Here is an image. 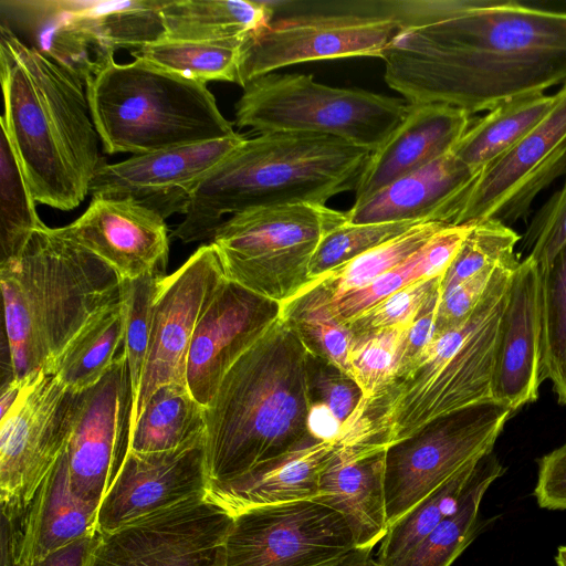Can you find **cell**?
Returning <instances> with one entry per match:
<instances>
[{
    "label": "cell",
    "instance_id": "1",
    "mask_svg": "<svg viewBox=\"0 0 566 566\" xmlns=\"http://www.w3.org/2000/svg\"><path fill=\"white\" fill-rule=\"evenodd\" d=\"M385 82L470 114L566 84V12L502 0H389Z\"/></svg>",
    "mask_w": 566,
    "mask_h": 566
},
{
    "label": "cell",
    "instance_id": "2",
    "mask_svg": "<svg viewBox=\"0 0 566 566\" xmlns=\"http://www.w3.org/2000/svg\"><path fill=\"white\" fill-rule=\"evenodd\" d=\"M1 126L36 203L69 211L104 165L85 84L0 27Z\"/></svg>",
    "mask_w": 566,
    "mask_h": 566
},
{
    "label": "cell",
    "instance_id": "3",
    "mask_svg": "<svg viewBox=\"0 0 566 566\" xmlns=\"http://www.w3.org/2000/svg\"><path fill=\"white\" fill-rule=\"evenodd\" d=\"M517 263H502L461 324L436 335L385 388L360 400L342 426L337 448L387 450L437 418L492 400L499 325Z\"/></svg>",
    "mask_w": 566,
    "mask_h": 566
},
{
    "label": "cell",
    "instance_id": "4",
    "mask_svg": "<svg viewBox=\"0 0 566 566\" xmlns=\"http://www.w3.org/2000/svg\"><path fill=\"white\" fill-rule=\"evenodd\" d=\"M308 352L280 317L227 371L205 408L210 483L318 441L308 431Z\"/></svg>",
    "mask_w": 566,
    "mask_h": 566
},
{
    "label": "cell",
    "instance_id": "5",
    "mask_svg": "<svg viewBox=\"0 0 566 566\" xmlns=\"http://www.w3.org/2000/svg\"><path fill=\"white\" fill-rule=\"evenodd\" d=\"M12 378L54 375L70 343L122 300L123 281L101 258L43 224L14 258L0 262Z\"/></svg>",
    "mask_w": 566,
    "mask_h": 566
},
{
    "label": "cell",
    "instance_id": "6",
    "mask_svg": "<svg viewBox=\"0 0 566 566\" xmlns=\"http://www.w3.org/2000/svg\"><path fill=\"white\" fill-rule=\"evenodd\" d=\"M371 151L329 136L270 133L245 138L197 186L172 235L212 239L227 214L292 203L326 202L356 189Z\"/></svg>",
    "mask_w": 566,
    "mask_h": 566
},
{
    "label": "cell",
    "instance_id": "7",
    "mask_svg": "<svg viewBox=\"0 0 566 566\" xmlns=\"http://www.w3.org/2000/svg\"><path fill=\"white\" fill-rule=\"evenodd\" d=\"M85 86L108 155H142L238 134L207 84L139 57L128 63L112 59Z\"/></svg>",
    "mask_w": 566,
    "mask_h": 566
},
{
    "label": "cell",
    "instance_id": "8",
    "mask_svg": "<svg viewBox=\"0 0 566 566\" xmlns=\"http://www.w3.org/2000/svg\"><path fill=\"white\" fill-rule=\"evenodd\" d=\"M403 98L318 83L310 74L269 73L243 87L234 124L261 134L335 137L374 153L408 112Z\"/></svg>",
    "mask_w": 566,
    "mask_h": 566
},
{
    "label": "cell",
    "instance_id": "9",
    "mask_svg": "<svg viewBox=\"0 0 566 566\" xmlns=\"http://www.w3.org/2000/svg\"><path fill=\"white\" fill-rule=\"evenodd\" d=\"M346 221V211L319 203L258 207L226 219L211 243L227 280L283 304L312 282L319 241Z\"/></svg>",
    "mask_w": 566,
    "mask_h": 566
},
{
    "label": "cell",
    "instance_id": "10",
    "mask_svg": "<svg viewBox=\"0 0 566 566\" xmlns=\"http://www.w3.org/2000/svg\"><path fill=\"white\" fill-rule=\"evenodd\" d=\"M399 31L389 0L346 3L342 9L273 18L241 45L238 85L306 62L380 57Z\"/></svg>",
    "mask_w": 566,
    "mask_h": 566
},
{
    "label": "cell",
    "instance_id": "11",
    "mask_svg": "<svg viewBox=\"0 0 566 566\" xmlns=\"http://www.w3.org/2000/svg\"><path fill=\"white\" fill-rule=\"evenodd\" d=\"M512 411L488 400L437 418L386 451L389 526L467 465L493 451Z\"/></svg>",
    "mask_w": 566,
    "mask_h": 566
},
{
    "label": "cell",
    "instance_id": "12",
    "mask_svg": "<svg viewBox=\"0 0 566 566\" xmlns=\"http://www.w3.org/2000/svg\"><path fill=\"white\" fill-rule=\"evenodd\" d=\"M80 392L55 375L28 377L19 396L1 415V517L19 520L41 483L65 452Z\"/></svg>",
    "mask_w": 566,
    "mask_h": 566
},
{
    "label": "cell",
    "instance_id": "13",
    "mask_svg": "<svg viewBox=\"0 0 566 566\" xmlns=\"http://www.w3.org/2000/svg\"><path fill=\"white\" fill-rule=\"evenodd\" d=\"M566 172V84L549 115L478 171L450 207L448 224L526 218L537 193Z\"/></svg>",
    "mask_w": 566,
    "mask_h": 566
},
{
    "label": "cell",
    "instance_id": "14",
    "mask_svg": "<svg viewBox=\"0 0 566 566\" xmlns=\"http://www.w3.org/2000/svg\"><path fill=\"white\" fill-rule=\"evenodd\" d=\"M355 548L344 517L314 500L233 515L223 566H334Z\"/></svg>",
    "mask_w": 566,
    "mask_h": 566
},
{
    "label": "cell",
    "instance_id": "15",
    "mask_svg": "<svg viewBox=\"0 0 566 566\" xmlns=\"http://www.w3.org/2000/svg\"><path fill=\"white\" fill-rule=\"evenodd\" d=\"M233 515L200 494L101 533L86 566H223Z\"/></svg>",
    "mask_w": 566,
    "mask_h": 566
},
{
    "label": "cell",
    "instance_id": "16",
    "mask_svg": "<svg viewBox=\"0 0 566 566\" xmlns=\"http://www.w3.org/2000/svg\"><path fill=\"white\" fill-rule=\"evenodd\" d=\"M223 280L212 243L199 247L179 269L159 277L148 355L130 428L158 388L168 384L187 385V357L195 329Z\"/></svg>",
    "mask_w": 566,
    "mask_h": 566
},
{
    "label": "cell",
    "instance_id": "17",
    "mask_svg": "<svg viewBox=\"0 0 566 566\" xmlns=\"http://www.w3.org/2000/svg\"><path fill=\"white\" fill-rule=\"evenodd\" d=\"M132 385L124 353L93 387L78 394L66 448L73 491L101 504L128 451Z\"/></svg>",
    "mask_w": 566,
    "mask_h": 566
},
{
    "label": "cell",
    "instance_id": "18",
    "mask_svg": "<svg viewBox=\"0 0 566 566\" xmlns=\"http://www.w3.org/2000/svg\"><path fill=\"white\" fill-rule=\"evenodd\" d=\"M244 139L237 134L105 163L95 174L90 193L92 198L134 200L164 219L185 214L200 181Z\"/></svg>",
    "mask_w": 566,
    "mask_h": 566
},
{
    "label": "cell",
    "instance_id": "19",
    "mask_svg": "<svg viewBox=\"0 0 566 566\" xmlns=\"http://www.w3.org/2000/svg\"><path fill=\"white\" fill-rule=\"evenodd\" d=\"M281 304L224 277L195 329L186 382L205 408L231 366L281 317Z\"/></svg>",
    "mask_w": 566,
    "mask_h": 566
},
{
    "label": "cell",
    "instance_id": "20",
    "mask_svg": "<svg viewBox=\"0 0 566 566\" xmlns=\"http://www.w3.org/2000/svg\"><path fill=\"white\" fill-rule=\"evenodd\" d=\"M209 484L205 440L161 452L128 451L99 504L97 530L116 531L206 494Z\"/></svg>",
    "mask_w": 566,
    "mask_h": 566
},
{
    "label": "cell",
    "instance_id": "21",
    "mask_svg": "<svg viewBox=\"0 0 566 566\" xmlns=\"http://www.w3.org/2000/svg\"><path fill=\"white\" fill-rule=\"evenodd\" d=\"M56 229L109 264L122 281L160 273L167 264L165 219L130 199L94 197L82 216Z\"/></svg>",
    "mask_w": 566,
    "mask_h": 566
},
{
    "label": "cell",
    "instance_id": "22",
    "mask_svg": "<svg viewBox=\"0 0 566 566\" xmlns=\"http://www.w3.org/2000/svg\"><path fill=\"white\" fill-rule=\"evenodd\" d=\"M541 271L518 261L501 315L492 376V400L512 412L538 398L542 378Z\"/></svg>",
    "mask_w": 566,
    "mask_h": 566
},
{
    "label": "cell",
    "instance_id": "23",
    "mask_svg": "<svg viewBox=\"0 0 566 566\" xmlns=\"http://www.w3.org/2000/svg\"><path fill=\"white\" fill-rule=\"evenodd\" d=\"M99 505L72 489L66 450L45 476L23 515L1 517L14 566H32L53 552L98 532Z\"/></svg>",
    "mask_w": 566,
    "mask_h": 566
},
{
    "label": "cell",
    "instance_id": "24",
    "mask_svg": "<svg viewBox=\"0 0 566 566\" xmlns=\"http://www.w3.org/2000/svg\"><path fill=\"white\" fill-rule=\"evenodd\" d=\"M474 119L449 105H409L401 124L371 153L355 189V201L450 153Z\"/></svg>",
    "mask_w": 566,
    "mask_h": 566
},
{
    "label": "cell",
    "instance_id": "25",
    "mask_svg": "<svg viewBox=\"0 0 566 566\" xmlns=\"http://www.w3.org/2000/svg\"><path fill=\"white\" fill-rule=\"evenodd\" d=\"M475 174L452 151L403 175L346 211L350 223L442 222Z\"/></svg>",
    "mask_w": 566,
    "mask_h": 566
},
{
    "label": "cell",
    "instance_id": "26",
    "mask_svg": "<svg viewBox=\"0 0 566 566\" xmlns=\"http://www.w3.org/2000/svg\"><path fill=\"white\" fill-rule=\"evenodd\" d=\"M386 451L356 452L335 447L319 476L314 501L344 517L358 548H374L389 528L385 493Z\"/></svg>",
    "mask_w": 566,
    "mask_h": 566
},
{
    "label": "cell",
    "instance_id": "27",
    "mask_svg": "<svg viewBox=\"0 0 566 566\" xmlns=\"http://www.w3.org/2000/svg\"><path fill=\"white\" fill-rule=\"evenodd\" d=\"M335 447V442H310L238 478L210 483L206 496L232 515L259 506L314 500Z\"/></svg>",
    "mask_w": 566,
    "mask_h": 566
},
{
    "label": "cell",
    "instance_id": "28",
    "mask_svg": "<svg viewBox=\"0 0 566 566\" xmlns=\"http://www.w3.org/2000/svg\"><path fill=\"white\" fill-rule=\"evenodd\" d=\"M0 18V27L84 84L114 59L80 29L69 0H1Z\"/></svg>",
    "mask_w": 566,
    "mask_h": 566
},
{
    "label": "cell",
    "instance_id": "29",
    "mask_svg": "<svg viewBox=\"0 0 566 566\" xmlns=\"http://www.w3.org/2000/svg\"><path fill=\"white\" fill-rule=\"evenodd\" d=\"M471 228L472 224L444 227L402 264L376 277L367 285L340 294L325 304L304 305L289 301L281 305L321 310L337 323L346 326L359 314L392 293L419 280L444 274Z\"/></svg>",
    "mask_w": 566,
    "mask_h": 566
},
{
    "label": "cell",
    "instance_id": "30",
    "mask_svg": "<svg viewBox=\"0 0 566 566\" xmlns=\"http://www.w3.org/2000/svg\"><path fill=\"white\" fill-rule=\"evenodd\" d=\"M164 39L191 42H244L274 18L271 1L166 0Z\"/></svg>",
    "mask_w": 566,
    "mask_h": 566
},
{
    "label": "cell",
    "instance_id": "31",
    "mask_svg": "<svg viewBox=\"0 0 566 566\" xmlns=\"http://www.w3.org/2000/svg\"><path fill=\"white\" fill-rule=\"evenodd\" d=\"M560 88L551 95L537 93L505 102L475 118L451 150L474 174L513 147L554 109Z\"/></svg>",
    "mask_w": 566,
    "mask_h": 566
},
{
    "label": "cell",
    "instance_id": "32",
    "mask_svg": "<svg viewBox=\"0 0 566 566\" xmlns=\"http://www.w3.org/2000/svg\"><path fill=\"white\" fill-rule=\"evenodd\" d=\"M505 468L492 451L476 464L458 507L411 552L389 566H451L481 530V502Z\"/></svg>",
    "mask_w": 566,
    "mask_h": 566
},
{
    "label": "cell",
    "instance_id": "33",
    "mask_svg": "<svg viewBox=\"0 0 566 566\" xmlns=\"http://www.w3.org/2000/svg\"><path fill=\"white\" fill-rule=\"evenodd\" d=\"M76 24L101 49L130 53L164 39L166 0H69Z\"/></svg>",
    "mask_w": 566,
    "mask_h": 566
},
{
    "label": "cell",
    "instance_id": "34",
    "mask_svg": "<svg viewBox=\"0 0 566 566\" xmlns=\"http://www.w3.org/2000/svg\"><path fill=\"white\" fill-rule=\"evenodd\" d=\"M205 407L187 385L158 388L130 428L128 451L161 452L205 440ZM127 451V452H128Z\"/></svg>",
    "mask_w": 566,
    "mask_h": 566
},
{
    "label": "cell",
    "instance_id": "35",
    "mask_svg": "<svg viewBox=\"0 0 566 566\" xmlns=\"http://www.w3.org/2000/svg\"><path fill=\"white\" fill-rule=\"evenodd\" d=\"M447 226L449 224L442 222L418 223L402 234L311 282L290 301L304 305H321L340 294L360 289L406 262Z\"/></svg>",
    "mask_w": 566,
    "mask_h": 566
},
{
    "label": "cell",
    "instance_id": "36",
    "mask_svg": "<svg viewBox=\"0 0 566 566\" xmlns=\"http://www.w3.org/2000/svg\"><path fill=\"white\" fill-rule=\"evenodd\" d=\"M122 300L96 314L61 355L54 375L72 391L96 385L109 370L124 346Z\"/></svg>",
    "mask_w": 566,
    "mask_h": 566
},
{
    "label": "cell",
    "instance_id": "37",
    "mask_svg": "<svg viewBox=\"0 0 566 566\" xmlns=\"http://www.w3.org/2000/svg\"><path fill=\"white\" fill-rule=\"evenodd\" d=\"M243 42H191L163 39L132 52L165 71L188 80L238 83Z\"/></svg>",
    "mask_w": 566,
    "mask_h": 566
},
{
    "label": "cell",
    "instance_id": "38",
    "mask_svg": "<svg viewBox=\"0 0 566 566\" xmlns=\"http://www.w3.org/2000/svg\"><path fill=\"white\" fill-rule=\"evenodd\" d=\"M479 461L459 471L389 526L377 553L380 566L401 559L454 512Z\"/></svg>",
    "mask_w": 566,
    "mask_h": 566
},
{
    "label": "cell",
    "instance_id": "39",
    "mask_svg": "<svg viewBox=\"0 0 566 566\" xmlns=\"http://www.w3.org/2000/svg\"><path fill=\"white\" fill-rule=\"evenodd\" d=\"M0 262L17 256L44 223L36 212L20 161L7 130L0 139Z\"/></svg>",
    "mask_w": 566,
    "mask_h": 566
},
{
    "label": "cell",
    "instance_id": "40",
    "mask_svg": "<svg viewBox=\"0 0 566 566\" xmlns=\"http://www.w3.org/2000/svg\"><path fill=\"white\" fill-rule=\"evenodd\" d=\"M520 235L501 221L488 219L472 224L441 281V297L470 277L516 258Z\"/></svg>",
    "mask_w": 566,
    "mask_h": 566
},
{
    "label": "cell",
    "instance_id": "41",
    "mask_svg": "<svg viewBox=\"0 0 566 566\" xmlns=\"http://www.w3.org/2000/svg\"><path fill=\"white\" fill-rule=\"evenodd\" d=\"M161 273L145 274L135 280L123 281L124 353L127 359L132 385V415L134 413L145 370L150 339L153 307Z\"/></svg>",
    "mask_w": 566,
    "mask_h": 566
},
{
    "label": "cell",
    "instance_id": "42",
    "mask_svg": "<svg viewBox=\"0 0 566 566\" xmlns=\"http://www.w3.org/2000/svg\"><path fill=\"white\" fill-rule=\"evenodd\" d=\"M539 271L542 378L553 382L566 363V244Z\"/></svg>",
    "mask_w": 566,
    "mask_h": 566
},
{
    "label": "cell",
    "instance_id": "43",
    "mask_svg": "<svg viewBox=\"0 0 566 566\" xmlns=\"http://www.w3.org/2000/svg\"><path fill=\"white\" fill-rule=\"evenodd\" d=\"M421 223V222H419ZM417 222L345 223L319 241L310 263L308 276L316 281L365 252L402 234Z\"/></svg>",
    "mask_w": 566,
    "mask_h": 566
},
{
    "label": "cell",
    "instance_id": "44",
    "mask_svg": "<svg viewBox=\"0 0 566 566\" xmlns=\"http://www.w3.org/2000/svg\"><path fill=\"white\" fill-rule=\"evenodd\" d=\"M407 328H390L353 337L348 370L361 389L364 399L371 398L395 377Z\"/></svg>",
    "mask_w": 566,
    "mask_h": 566
},
{
    "label": "cell",
    "instance_id": "45",
    "mask_svg": "<svg viewBox=\"0 0 566 566\" xmlns=\"http://www.w3.org/2000/svg\"><path fill=\"white\" fill-rule=\"evenodd\" d=\"M443 275L419 280L392 293L359 314L346 327L353 337L409 327L422 307L441 291Z\"/></svg>",
    "mask_w": 566,
    "mask_h": 566
},
{
    "label": "cell",
    "instance_id": "46",
    "mask_svg": "<svg viewBox=\"0 0 566 566\" xmlns=\"http://www.w3.org/2000/svg\"><path fill=\"white\" fill-rule=\"evenodd\" d=\"M281 306V318L295 329L307 352L349 376L348 353L353 336L348 328L321 310Z\"/></svg>",
    "mask_w": 566,
    "mask_h": 566
},
{
    "label": "cell",
    "instance_id": "47",
    "mask_svg": "<svg viewBox=\"0 0 566 566\" xmlns=\"http://www.w3.org/2000/svg\"><path fill=\"white\" fill-rule=\"evenodd\" d=\"M566 244V181L533 218L525 235L526 256L545 269Z\"/></svg>",
    "mask_w": 566,
    "mask_h": 566
},
{
    "label": "cell",
    "instance_id": "48",
    "mask_svg": "<svg viewBox=\"0 0 566 566\" xmlns=\"http://www.w3.org/2000/svg\"><path fill=\"white\" fill-rule=\"evenodd\" d=\"M307 373L312 403L326 405L344 423L363 399V391L347 374L308 353Z\"/></svg>",
    "mask_w": 566,
    "mask_h": 566
},
{
    "label": "cell",
    "instance_id": "49",
    "mask_svg": "<svg viewBox=\"0 0 566 566\" xmlns=\"http://www.w3.org/2000/svg\"><path fill=\"white\" fill-rule=\"evenodd\" d=\"M496 269L470 277L440 298L436 316V335L461 324L471 314Z\"/></svg>",
    "mask_w": 566,
    "mask_h": 566
},
{
    "label": "cell",
    "instance_id": "50",
    "mask_svg": "<svg viewBox=\"0 0 566 566\" xmlns=\"http://www.w3.org/2000/svg\"><path fill=\"white\" fill-rule=\"evenodd\" d=\"M534 496L539 507L566 511V442L537 461Z\"/></svg>",
    "mask_w": 566,
    "mask_h": 566
},
{
    "label": "cell",
    "instance_id": "51",
    "mask_svg": "<svg viewBox=\"0 0 566 566\" xmlns=\"http://www.w3.org/2000/svg\"><path fill=\"white\" fill-rule=\"evenodd\" d=\"M440 298L441 291L422 307L416 319L406 329L396 375L403 371L434 338L436 316Z\"/></svg>",
    "mask_w": 566,
    "mask_h": 566
},
{
    "label": "cell",
    "instance_id": "52",
    "mask_svg": "<svg viewBox=\"0 0 566 566\" xmlns=\"http://www.w3.org/2000/svg\"><path fill=\"white\" fill-rule=\"evenodd\" d=\"M99 538V532L82 537L53 552L32 566H86Z\"/></svg>",
    "mask_w": 566,
    "mask_h": 566
},
{
    "label": "cell",
    "instance_id": "53",
    "mask_svg": "<svg viewBox=\"0 0 566 566\" xmlns=\"http://www.w3.org/2000/svg\"><path fill=\"white\" fill-rule=\"evenodd\" d=\"M343 423L331 409L321 402H313L308 415V431L318 441L335 442L340 434Z\"/></svg>",
    "mask_w": 566,
    "mask_h": 566
},
{
    "label": "cell",
    "instance_id": "54",
    "mask_svg": "<svg viewBox=\"0 0 566 566\" xmlns=\"http://www.w3.org/2000/svg\"><path fill=\"white\" fill-rule=\"evenodd\" d=\"M373 548H353L334 566H380L371 555Z\"/></svg>",
    "mask_w": 566,
    "mask_h": 566
},
{
    "label": "cell",
    "instance_id": "55",
    "mask_svg": "<svg viewBox=\"0 0 566 566\" xmlns=\"http://www.w3.org/2000/svg\"><path fill=\"white\" fill-rule=\"evenodd\" d=\"M1 566H14L11 556L9 534L4 524L1 523Z\"/></svg>",
    "mask_w": 566,
    "mask_h": 566
},
{
    "label": "cell",
    "instance_id": "56",
    "mask_svg": "<svg viewBox=\"0 0 566 566\" xmlns=\"http://www.w3.org/2000/svg\"><path fill=\"white\" fill-rule=\"evenodd\" d=\"M553 388L557 395L558 402L566 407V363L558 377L553 381Z\"/></svg>",
    "mask_w": 566,
    "mask_h": 566
},
{
    "label": "cell",
    "instance_id": "57",
    "mask_svg": "<svg viewBox=\"0 0 566 566\" xmlns=\"http://www.w3.org/2000/svg\"><path fill=\"white\" fill-rule=\"evenodd\" d=\"M555 563L556 566H566V545H562L557 548Z\"/></svg>",
    "mask_w": 566,
    "mask_h": 566
}]
</instances>
